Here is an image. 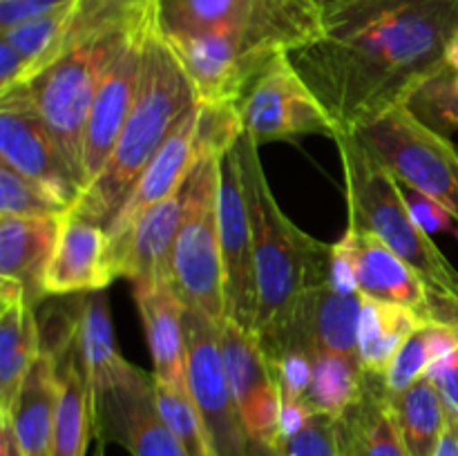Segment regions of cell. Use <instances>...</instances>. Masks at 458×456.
<instances>
[{"mask_svg":"<svg viewBox=\"0 0 458 456\" xmlns=\"http://www.w3.org/2000/svg\"><path fill=\"white\" fill-rule=\"evenodd\" d=\"M157 21H161V16L83 36L54 65L25 85L36 112L65 155L81 188L88 183L83 161L85 130L98 89L130 38L141 27Z\"/></svg>","mask_w":458,"mask_h":456,"instance_id":"obj_5","label":"cell"},{"mask_svg":"<svg viewBox=\"0 0 458 456\" xmlns=\"http://www.w3.org/2000/svg\"><path fill=\"white\" fill-rule=\"evenodd\" d=\"M107 232L89 219L67 213L56 249L45 273L47 295H81L103 291L114 282L107 268Z\"/></svg>","mask_w":458,"mask_h":456,"instance_id":"obj_20","label":"cell"},{"mask_svg":"<svg viewBox=\"0 0 458 456\" xmlns=\"http://www.w3.org/2000/svg\"><path fill=\"white\" fill-rule=\"evenodd\" d=\"M219 240H222L226 317L253 334L258 313L253 231L249 201L235 152L224 155L219 164Z\"/></svg>","mask_w":458,"mask_h":456,"instance_id":"obj_15","label":"cell"},{"mask_svg":"<svg viewBox=\"0 0 458 456\" xmlns=\"http://www.w3.org/2000/svg\"><path fill=\"white\" fill-rule=\"evenodd\" d=\"M340 445H343V456H360L356 450H353L352 445H349L347 441H344L343 436H340Z\"/></svg>","mask_w":458,"mask_h":456,"instance_id":"obj_48","label":"cell"},{"mask_svg":"<svg viewBox=\"0 0 458 456\" xmlns=\"http://www.w3.org/2000/svg\"><path fill=\"white\" fill-rule=\"evenodd\" d=\"M76 347H79L85 378H88L92 392L112 384L128 369L130 362L116 349L106 289L85 293Z\"/></svg>","mask_w":458,"mask_h":456,"instance_id":"obj_28","label":"cell"},{"mask_svg":"<svg viewBox=\"0 0 458 456\" xmlns=\"http://www.w3.org/2000/svg\"><path fill=\"white\" fill-rule=\"evenodd\" d=\"M134 300L146 326L155 380L188 387V344L183 313L186 307L170 284H132Z\"/></svg>","mask_w":458,"mask_h":456,"instance_id":"obj_22","label":"cell"},{"mask_svg":"<svg viewBox=\"0 0 458 456\" xmlns=\"http://www.w3.org/2000/svg\"><path fill=\"white\" fill-rule=\"evenodd\" d=\"M103 445H106V441H103V438H98V445H97V454H94V456H103Z\"/></svg>","mask_w":458,"mask_h":456,"instance_id":"obj_49","label":"cell"},{"mask_svg":"<svg viewBox=\"0 0 458 456\" xmlns=\"http://www.w3.org/2000/svg\"><path fill=\"white\" fill-rule=\"evenodd\" d=\"M313 376L307 402L318 414L343 418L362 396L365 371L360 362L327 351H311Z\"/></svg>","mask_w":458,"mask_h":456,"instance_id":"obj_31","label":"cell"},{"mask_svg":"<svg viewBox=\"0 0 458 456\" xmlns=\"http://www.w3.org/2000/svg\"><path fill=\"white\" fill-rule=\"evenodd\" d=\"M195 103V88L161 25H157L146 38L137 98L123 132L107 164L83 188L70 213L103 228L110 226L123 208L134 183L159 155L179 119Z\"/></svg>","mask_w":458,"mask_h":456,"instance_id":"obj_3","label":"cell"},{"mask_svg":"<svg viewBox=\"0 0 458 456\" xmlns=\"http://www.w3.org/2000/svg\"><path fill=\"white\" fill-rule=\"evenodd\" d=\"M401 192L411 217L425 232H429V235H434V232H450V235L458 237L456 219L434 197L425 195V192L416 190L411 186H405V183H401Z\"/></svg>","mask_w":458,"mask_h":456,"instance_id":"obj_40","label":"cell"},{"mask_svg":"<svg viewBox=\"0 0 458 456\" xmlns=\"http://www.w3.org/2000/svg\"><path fill=\"white\" fill-rule=\"evenodd\" d=\"M63 217H9L0 215V280L22 286L27 304L45 298V273L56 249Z\"/></svg>","mask_w":458,"mask_h":456,"instance_id":"obj_21","label":"cell"},{"mask_svg":"<svg viewBox=\"0 0 458 456\" xmlns=\"http://www.w3.org/2000/svg\"><path fill=\"white\" fill-rule=\"evenodd\" d=\"M72 0H0V31L34 21Z\"/></svg>","mask_w":458,"mask_h":456,"instance_id":"obj_42","label":"cell"},{"mask_svg":"<svg viewBox=\"0 0 458 456\" xmlns=\"http://www.w3.org/2000/svg\"><path fill=\"white\" fill-rule=\"evenodd\" d=\"M358 139L405 186L434 197L458 224V148L425 125L407 106L362 125Z\"/></svg>","mask_w":458,"mask_h":456,"instance_id":"obj_8","label":"cell"},{"mask_svg":"<svg viewBox=\"0 0 458 456\" xmlns=\"http://www.w3.org/2000/svg\"><path fill=\"white\" fill-rule=\"evenodd\" d=\"M58 402L54 420V456H85L94 436V392L85 378L76 342L56 360Z\"/></svg>","mask_w":458,"mask_h":456,"instance_id":"obj_25","label":"cell"},{"mask_svg":"<svg viewBox=\"0 0 458 456\" xmlns=\"http://www.w3.org/2000/svg\"><path fill=\"white\" fill-rule=\"evenodd\" d=\"M165 38L195 88L197 103L206 106L240 107L264 67L286 54L240 31L165 34Z\"/></svg>","mask_w":458,"mask_h":456,"instance_id":"obj_9","label":"cell"},{"mask_svg":"<svg viewBox=\"0 0 458 456\" xmlns=\"http://www.w3.org/2000/svg\"><path fill=\"white\" fill-rule=\"evenodd\" d=\"M425 376L437 384L447 411L458 418V349L434 360Z\"/></svg>","mask_w":458,"mask_h":456,"instance_id":"obj_41","label":"cell"},{"mask_svg":"<svg viewBox=\"0 0 458 456\" xmlns=\"http://www.w3.org/2000/svg\"><path fill=\"white\" fill-rule=\"evenodd\" d=\"M434 456H458V427L452 414H450V423H447L445 432H443L441 441H438Z\"/></svg>","mask_w":458,"mask_h":456,"instance_id":"obj_45","label":"cell"},{"mask_svg":"<svg viewBox=\"0 0 458 456\" xmlns=\"http://www.w3.org/2000/svg\"><path fill=\"white\" fill-rule=\"evenodd\" d=\"M456 34L458 0H349L289 56L338 134H352L407 106L445 67Z\"/></svg>","mask_w":458,"mask_h":456,"instance_id":"obj_1","label":"cell"},{"mask_svg":"<svg viewBox=\"0 0 458 456\" xmlns=\"http://www.w3.org/2000/svg\"><path fill=\"white\" fill-rule=\"evenodd\" d=\"M0 161L31 182L43 183L70 206L83 190L36 112L27 88H16L0 97Z\"/></svg>","mask_w":458,"mask_h":456,"instance_id":"obj_13","label":"cell"},{"mask_svg":"<svg viewBox=\"0 0 458 456\" xmlns=\"http://www.w3.org/2000/svg\"><path fill=\"white\" fill-rule=\"evenodd\" d=\"M244 134L240 107L197 103L195 155L197 159H224Z\"/></svg>","mask_w":458,"mask_h":456,"instance_id":"obj_36","label":"cell"},{"mask_svg":"<svg viewBox=\"0 0 458 456\" xmlns=\"http://www.w3.org/2000/svg\"><path fill=\"white\" fill-rule=\"evenodd\" d=\"M58 402V371L56 360L40 351L31 365L21 393L13 405V432L25 456H54V420Z\"/></svg>","mask_w":458,"mask_h":456,"instance_id":"obj_24","label":"cell"},{"mask_svg":"<svg viewBox=\"0 0 458 456\" xmlns=\"http://www.w3.org/2000/svg\"><path fill=\"white\" fill-rule=\"evenodd\" d=\"M228 380L250 443L267 450L280 447L282 393L258 338L224 317L217 322Z\"/></svg>","mask_w":458,"mask_h":456,"instance_id":"obj_14","label":"cell"},{"mask_svg":"<svg viewBox=\"0 0 458 456\" xmlns=\"http://www.w3.org/2000/svg\"><path fill=\"white\" fill-rule=\"evenodd\" d=\"M183 190L148 208L134 222L128 235L107 246V268L112 277H125L132 284H170L173 250L183 222Z\"/></svg>","mask_w":458,"mask_h":456,"instance_id":"obj_17","label":"cell"},{"mask_svg":"<svg viewBox=\"0 0 458 456\" xmlns=\"http://www.w3.org/2000/svg\"><path fill=\"white\" fill-rule=\"evenodd\" d=\"M407 456H434L450 423V411L437 384L423 376L401 393H389Z\"/></svg>","mask_w":458,"mask_h":456,"instance_id":"obj_29","label":"cell"},{"mask_svg":"<svg viewBox=\"0 0 458 456\" xmlns=\"http://www.w3.org/2000/svg\"><path fill=\"white\" fill-rule=\"evenodd\" d=\"M195 125H197V103L186 110V114L179 119L170 137L165 139L164 148L159 155L150 161L146 173L139 177L134 183L132 192L125 199L123 208L119 210L110 226L106 228L107 232V246H114L128 235L130 228L134 226L139 217L146 213L152 206L161 204V201L170 199L177 192L183 190L188 177H191L192 168L197 164L195 155Z\"/></svg>","mask_w":458,"mask_h":456,"instance_id":"obj_19","label":"cell"},{"mask_svg":"<svg viewBox=\"0 0 458 456\" xmlns=\"http://www.w3.org/2000/svg\"><path fill=\"white\" fill-rule=\"evenodd\" d=\"M425 325L428 322L410 308L365 295L360 320H358V358L362 371L385 378L389 365L407 338Z\"/></svg>","mask_w":458,"mask_h":456,"instance_id":"obj_27","label":"cell"},{"mask_svg":"<svg viewBox=\"0 0 458 456\" xmlns=\"http://www.w3.org/2000/svg\"><path fill=\"white\" fill-rule=\"evenodd\" d=\"M316 414L307 401H293V398H282L280 411V443L298 434L309 418Z\"/></svg>","mask_w":458,"mask_h":456,"instance_id":"obj_43","label":"cell"},{"mask_svg":"<svg viewBox=\"0 0 458 456\" xmlns=\"http://www.w3.org/2000/svg\"><path fill=\"white\" fill-rule=\"evenodd\" d=\"M445 67L450 70L452 80L458 88V34L452 38V43L447 45V52H445Z\"/></svg>","mask_w":458,"mask_h":456,"instance_id":"obj_46","label":"cell"},{"mask_svg":"<svg viewBox=\"0 0 458 456\" xmlns=\"http://www.w3.org/2000/svg\"><path fill=\"white\" fill-rule=\"evenodd\" d=\"M219 164L197 159L183 186V222L173 250V291L183 307L213 322L226 317L222 240H219Z\"/></svg>","mask_w":458,"mask_h":456,"instance_id":"obj_6","label":"cell"},{"mask_svg":"<svg viewBox=\"0 0 458 456\" xmlns=\"http://www.w3.org/2000/svg\"><path fill=\"white\" fill-rule=\"evenodd\" d=\"M0 456H25L9 416H0Z\"/></svg>","mask_w":458,"mask_h":456,"instance_id":"obj_44","label":"cell"},{"mask_svg":"<svg viewBox=\"0 0 458 456\" xmlns=\"http://www.w3.org/2000/svg\"><path fill=\"white\" fill-rule=\"evenodd\" d=\"M76 16V0L16 27L0 31V40L12 45L25 65V85L72 47V22Z\"/></svg>","mask_w":458,"mask_h":456,"instance_id":"obj_30","label":"cell"},{"mask_svg":"<svg viewBox=\"0 0 458 456\" xmlns=\"http://www.w3.org/2000/svg\"><path fill=\"white\" fill-rule=\"evenodd\" d=\"M72 206L56 192L0 164V215L9 217H65Z\"/></svg>","mask_w":458,"mask_h":456,"instance_id":"obj_34","label":"cell"},{"mask_svg":"<svg viewBox=\"0 0 458 456\" xmlns=\"http://www.w3.org/2000/svg\"><path fill=\"white\" fill-rule=\"evenodd\" d=\"M311 3L316 4V7L320 9L322 13H325V12H329V9L338 7V4H344V3H349V0H311Z\"/></svg>","mask_w":458,"mask_h":456,"instance_id":"obj_47","label":"cell"},{"mask_svg":"<svg viewBox=\"0 0 458 456\" xmlns=\"http://www.w3.org/2000/svg\"><path fill=\"white\" fill-rule=\"evenodd\" d=\"M258 143L242 134L233 152L240 164L253 231L258 313L253 335L271 360L286 347L304 295L327 280L334 244L295 226L273 197L259 161Z\"/></svg>","mask_w":458,"mask_h":456,"instance_id":"obj_2","label":"cell"},{"mask_svg":"<svg viewBox=\"0 0 458 456\" xmlns=\"http://www.w3.org/2000/svg\"><path fill=\"white\" fill-rule=\"evenodd\" d=\"M155 401L161 418L177 436L188 456H217L191 387H174L155 380Z\"/></svg>","mask_w":458,"mask_h":456,"instance_id":"obj_33","label":"cell"},{"mask_svg":"<svg viewBox=\"0 0 458 456\" xmlns=\"http://www.w3.org/2000/svg\"><path fill=\"white\" fill-rule=\"evenodd\" d=\"M454 420H456V427H458V418H456V416H454Z\"/></svg>","mask_w":458,"mask_h":456,"instance_id":"obj_50","label":"cell"},{"mask_svg":"<svg viewBox=\"0 0 458 456\" xmlns=\"http://www.w3.org/2000/svg\"><path fill=\"white\" fill-rule=\"evenodd\" d=\"M338 244L347 250L352 259L358 289L362 291V295L410 308L428 325H441L438 302L429 286L380 237L347 224V231L340 237Z\"/></svg>","mask_w":458,"mask_h":456,"instance_id":"obj_16","label":"cell"},{"mask_svg":"<svg viewBox=\"0 0 458 456\" xmlns=\"http://www.w3.org/2000/svg\"><path fill=\"white\" fill-rule=\"evenodd\" d=\"M347 186L349 226L374 232L425 280L438 302V322L458 329V271L411 217L392 170L356 137L338 134Z\"/></svg>","mask_w":458,"mask_h":456,"instance_id":"obj_4","label":"cell"},{"mask_svg":"<svg viewBox=\"0 0 458 456\" xmlns=\"http://www.w3.org/2000/svg\"><path fill=\"white\" fill-rule=\"evenodd\" d=\"M322 16L311 0H161L165 34L240 31L286 54L320 34Z\"/></svg>","mask_w":458,"mask_h":456,"instance_id":"obj_7","label":"cell"},{"mask_svg":"<svg viewBox=\"0 0 458 456\" xmlns=\"http://www.w3.org/2000/svg\"><path fill=\"white\" fill-rule=\"evenodd\" d=\"M161 21L150 22L141 27L137 34L130 38L121 56L112 65L110 74L103 80L101 89L97 94L92 112L88 119V130H85V179L88 183L103 170V165L110 159L116 141H119L123 125L132 112L134 98H137L139 79H141L143 65V49H146V38ZM85 183V186H88Z\"/></svg>","mask_w":458,"mask_h":456,"instance_id":"obj_18","label":"cell"},{"mask_svg":"<svg viewBox=\"0 0 458 456\" xmlns=\"http://www.w3.org/2000/svg\"><path fill=\"white\" fill-rule=\"evenodd\" d=\"M407 107L438 134L452 137L458 130V88L450 70L443 67L434 79H429L407 101Z\"/></svg>","mask_w":458,"mask_h":456,"instance_id":"obj_37","label":"cell"},{"mask_svg":"<svg viewBox=\"0 0 458 456\" xmlns=\"http://www.w3.org/2000/svg\"><path fill=\"white\" fill-rule=\"evenodd\" d=\"M458 349V329L445 325H425L407 338L385 374L389 393H401L428 374L429 365Z\"/></svg>","mask_w":458,"mask_h":456,"instance_id":"obj_32","label":"cell"},{"mask_svg":"<svg viewBox=\"0 0 458 456\" xmlns=\"http://www.w3.org/2000/svg\"><path fill=\"white\" fill-rule=\"evenodd\" d=\"M188 344V387L199 407L217 456H250L253 443L242 423L228 380L217 322L188 308L183 313Z\"/></svg>","mask_w":458,"mask_h":456,"instance_id":"obj_11","label":"cell"},{"mask_svg":"<svg viewBox=\"0 0 458 456\" xmlns=\"http://www.w3.org/2000/svg\"><path fill=\"white\" fill-rule=\"evenodd\" d=\"M0 416H9L40 353V331L21 284L0 280Z\"/></svg>","mask_w":458,"mask_h":456,"instance_id":"obj_23","label":"cell"},{"mask_svg":"<svg viewBox=\"0 0 458 456\" xmlns=\"http://www.w3.org/2000/svg\"><path fill=\"white\" fill-rule=\"evenodd\" d=\"M268 365H271L277 384H280L282 398L307 401L313 376L311 351L300 347H286L273 360H268Z\"/></svg>","mask_w":458,"mask_h":456,"instance_id":"obj_39","label":"cell"},{"mask_svg":"<svg viewBox=\"0 0 458 456\" xmlns=\"http://www.w3.org/2000/svg\"><path fill=\"white\" fill-rule=\"evenodd\" d=\"M161 16V0H76L72 36L97 34L110 27L132 25Z\"/></svg>","mask_w":458,"mask_h":456,"instance_id":"obj_35","label":"cell"},{"mask_svg":"<svg viewBox=\"0 0 458 456\" xmlns=\"http://www.w3.org/2000/svg\"><path fill=\"white\" fill-rule=\"evenodd\" d=\"M338 425L340 436L360 456H407L383 376L365 374L362 396Z\"/></svg>","mask_w":458,"mask_h":456,"instance_id":"obj_26","label":"cell"},{"mask_svg":"<svg viewBox=\"0 0 458 456\" xmlns=\"http://www.w3.org/2000/svg\"><path fill=\"white\" fill-rule=\"evenodd\" d=\"M244 134L258 146L302 134L338 137L334 119L309 89L289 54L273 58L240 106Z\"/></svg>","mask_w":458,"mask_h":456,"instance_id":"obj_10","label":"cell"},{"mask_svg":"<svg viewBox=\"0 0 458 456\" xmlns=\"http://www.w3.org/2000/svg\"><path fill=\"white\" fill-rule=\"evenodd\" d=\"M277 456H343L338 418L316 411L298 434L280 443Z\"/></svg>","mask_w":458,"mask_h":456,"instance_id":"obj_38","label":"cell"},{"mask_svg":"<svg viewBox=\"0 0 458 456\" xmlns=\"http://www.w3.org/2000/svg\"><path fill=\"white\" fill-rule=\"evenodd\" d=\"M94 436L119 443L132 456H188L155 401V376L139 367L94 392Z\"/></svg>","mask_w":458,"mask_h":456,"instance_id":"obj_12","label":"cell"}]
</instances>
